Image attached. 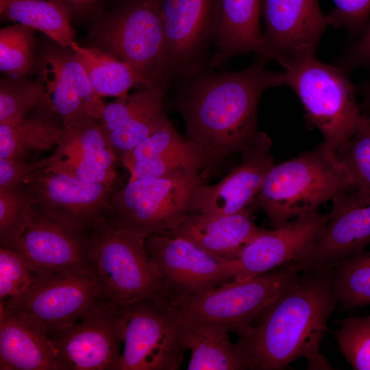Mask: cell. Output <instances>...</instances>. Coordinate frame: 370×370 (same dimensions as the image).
Here are the masks:
<instances>
[{"label": "cell", "instance_id": "cell-1", "mask_svg": "<svg viewBox=\"0 0 370 370\" xmlns=\"http://www.w3.org/2000/svg\"><path fill=\"white\" fill-rule=\"evenodd\" d=\"M334 270L301 272L256 317L235 347L247 370H281L300 358L312 369L330 366L320 352L337 300Z\"/></svg>", "mask_w": 370, "mask_h": 370}, {"label": "cell", "instance_id": "cell-2", "mask_svg": "<svg viewBox=\"0 0 370 370\" xmlns=\"http://www.w3.org/2000/svg\"><path fill=\"white\" fill-rule=\"evenodd\" d=\"M258 56L237 72L208 71L190 80L179 101L186 139L206 162L207 170L241 151L258 132L257 111L264 91L278 86V74Z\"/></svg>", "mask_w": 370, "mask_h": 370}, {"label": "cell", "instance_id": "cell-3", "mask_svg": "<svg viewBox=\"0 0 370 370\" xmlns=\"http://www.w3.org/2000/svg\"><path fill=\"white\" fill-rule=\"evenodd\" d=\"M354 190V184L335 152L321 143L274 165L254 201L278 227Z\"/></svg>", "mask_w": 370, "mask_h": 370}, {"label": "cell", "instance_id": "cell-4", "mask_svg": "<svg viewBox=\"0 0 370 370\" xmlns=\"http://www.w3.org/2000/svg\"><path fill=\"white\" fill-rule=\"evenodd\" d=\"M278 86H288L297 95L326 148L335 152L355 134L363 114L354 86L341 70L310 53L295 59L278 73Z\"/></svg>", "mask_w": 370, "mask_h": 370}, {"label": "cell", "instance_id": "cell-5", "mask_svg": "<svg viewBox=\"0 0 370 370\" xmlns=\"http://www.w3.org/2000/svg\"><path fill=\"white\" fill-rule=\"evenodd\" d=\"M301 272L292 262L245 281L232 280L173 305L187 325L247 334L259 313L291 286Z\"/></svg>", "mask_w": 370, "mask_h": 370}, {"label": "cell", "instance_id": "cell-6", "mask_svg": "<svg viewBox=\"0 0 370 370\" xmlns=\"http://www.w3.org/2000/svg\"><path fill=\"white\" fill-rule=\"evenodd\" d=\"M204 172L189 170L166 177L129 181L113 197L108 220L119 228L148 237L173 231L197 212Z\"/></svg>", "mask_w": 370, "mask_h": 370}, {"label": "cell", "instance_id": "cell-7", "mask_svg": "<svg viewBox=\"0 0 370 370\" xmlns=\"http://www.w3.org/2000/svg\"><path fill=\"white\" fill-rule=\"evenodd\" d=\"M92 254L108 300L122 305L142 299L172 303L146 246V237L106 219L92 232Z\"/></svg>", "mask_w": 370, "mask_h": 370}, {"label": "cell", "instance_id": "cell-8", "mask_svg": "<svg viewBox=\"0 0 370 370\" xmlns=\"http://www.w3.org/2000/svg\"><path fill=\"white\" fill-rule=\"evenodd\" d=\"M118 306L123 347L114 370L179 369L189 347L175 306L153 299Z\"/></svg>", "mask_w": 370, "mask_h": 370}, {"label": "cell", "instance_id": "cell-9", "mask_svg": "<svg viewBox=\"0 0 370 370\" xmlns=\"http://www.w3.org/2000/svg\"><path fill=\"white\" fill-rule=\"evenodd\" d=\"M160 1L128 0L94 32L108 53L136 72L145 88L164 86L170 76Z\"/></svg>", "mask_w": 370, "mask_h": 370}, {"label": "cell", "instance_id": "cell-10", "mask_svg": "<svg viewBox=\"0 0 370 370\" xmlns=\"http://www.w3.org/2000/svg\"><path fill=\"white\" fill-rule=\"evenodd\" d=\"M47 335L110 303L96 270L41 275L21 295L0 301Z\"/></svg>", "mask_w": 370, "mask_h": 370}, {"label": "cell", "instance_id": "cell-11", "mask_svg": "<svg viewBox=\"0 0 370 370\" xmlns=\"http://www.w3.org/2000/svg\"><path fill=\"white\" fill-rule=\"evenodd\" d=\"M146 246L173 304L234 279V259L213 256L181 236L152 234Z\"/></svg>", "mask_w": 370, "mask_h": 370}, {"label": "cell", "instance_id": "cell-12", "mask_svg": "<svg viewBox=\"0 0 370 370\" xmlns=\"http://www.w3.org/2000/svg\"><path fill=\"white\" fill-rule=\"evenodd\" d=\"M18 251L40 275H59L95 269L92 254V232L70 226L32 206L28 224L10 247Z\"/></svg>", "mask_w": 370, "mask_h": 370}, {"label": "cell", "instance_id": "cell-13", "mask_svg": "<svg viewBox=\"0 0 370 370\" xmlns=\"http://www.w3.org/2000/svg\"><path fill=\"white\" fill-rule=\"evenodd\" d=\"M24 183L32 187L38 199L36 205L44 212L86 232L108 219L119 190L116 183L88 182L47 167L31 173Z\"/></svg>", "mask_w": 370, "mask_h": 370}, {"label": "cell", "instance_id": "cell-14", "mask_svg": "<svg viewBox=\"0 0 370 370\" xmlns=\"http://www.w3.org/2000/svg\"><path fill=\"white\" fill-rule=\"evenodd\" d=\"M332 201L328 222L313 246L291 261L300 272L334 270L370 245V191L354 190Z\"/></svg>", "mask_w": 370, "mask_h": 370}, {"label": "cell", "instance_id": "cell-15", "mask_svg": "<svg viewBox=\"0 0 370 370\" xmlns=\"http://www.w3.org/2000/svg\"><path fill=\"white\" fill-rule=\"evenodd\" d=\"M48 337L58 370H114L123 342L119 306L109 303Z\"/></svg>", "mask_w": 370, "mask_h": 370}, {"label": "cell", "instance_id": "cell-16", "mask_svg": "<svg viewBox=\"0 0 370 370\" xmlns=\"http://www.w3.org/2000/svg\"><path fill=\"white\" fill-rule=\"evenodd\" d=\"M328 220L317 211L300 215L272 230H261L234 259V280L255 278L306 254Z\"/></svg>", "mask_w": 370, "mask_h": 370}, {"label": "cell", "instance_id": "cell-17", "mask_svg": "<svg viewBox=\"0 0 370 370\" xmlns=\"http://www.w3.org/2000/svg\"><path fill=\"white\" fill-rule=\"evenodd\" d=\"M264 38L285 69L298 57L314 53L330 24L318 0H261Z\"/></svg>", "mask_w": 370, "mask_h": 370}, {"label": "cell", "instance_id": "cell-18", "mask_svg": "<svg viewBox=\"0 0 370 370\" xmlns=\"http://www.w3.org/2000/svg\"><path fill=\"white\" fill-rule=\"evenodd\" d=\"M169 75L196 67L214 40L216 0H161Z\"/></svg>", "mask_w": 370, "mask_h": 370}, {"label": "cell", "instance_id": "cell-19", "mask_svg": "<svg viewBox=\"0 0 370 370\" xmlns=\"http://www.w3.org/2000/svg\"><path fill=\"white\" fill-rule=\"evenodd\" d=\"M53 48L43 55L40 82L64 127L88 118L100 119L104 104L74 51Z\"/></svg>", "mask_w": 370, "mask_h": 370}, {"label": "cell", "instance_id": "cell-20", "mask_svg": "<svg viewBox=\"0 0 370 370\" xmlns=\"http://www.w3.org/2000/svg\"><path fill=\"white\" fill-rule=\"evenodd\" d=\"M271 146L269 137L258 132L242 149L243 159L239 165L217 184L201 186L197 197V212L228 215L247 208L275 165Z\"/></svg>", "mask_w": 370, "mask_h": 370}, {"label": "cell", "instance_id": "cell-21", "mask_svg": "<svg viewBox=\"0 0 370 370\" xmlns=\"http://www.w3.org/2000/svg\"><path fill=\"white\" fill-rule=\"evenodd\" d=\"M47 166L82 181L113 184L118 158L110 148L99 121L88 118L64 127L61 139Z\"/></svg>", "mask_w": 370, "mask_h": 370}, {"label": "cell", "instance_id": "cell-22", "mask_svg": "<svg viewBox=\"0 0 370 370\" xmlns=\"http://www.w3.org/2000/svg\"><path fill=\"white\" fill-rule=\"evenodd\" d=\"M119 160L138 143L170 121L164 106V86L142 88L105 105L99 120Z\"/></svg>", "mask_w": 370, "mask_h": 370}, {"label": "cell", "instance_id": "cell-23", "mask_svg": "<svg viewBox=\"0 0 370 370\" xmlns=\"http://www.w3.org/2000/svg\"><path fill=\"white\" fill-rule=\"evenodd\" d=\"M216 3L217 50L211 67H222L232 58L252 52L275 60L260 27L261 0H216Z\"/></svg>", "mask_w": 370, "mask_h": 370}, {"label": "cell", "instance_id": "cell-24", "mask_svg": "<svg viewBox=\"0 0 370 370\" xmlns=\"http://www.w3.org/2000/svg\"><path fill=\"white\" fill-rule=\"evenodd\" d=\"M260 230L251 210L245 208L228 215L194 212L166 234L184 238L213 256L234 260Z\"/></svg>", "mask_w": 370, "mask_h": 370}, {"label": "cell", "instance_id": "cell-25", "mask_svg": "<svg viewBox=\"0 0 370 370\" xmlns=\"http://www.w3.org/2000/svg\"><path fill=\"white\" fill-rule=\"evenodd\" d=\"M0 369L58 370L47 334L0 302Z\"/></svg>", "mask_w": 370, "mask_h": 370}, {"label": "cell", "instance_id": "cell-26", "mask_svg": "<svg viewBox=\"0 0 370 370\" xmlns=\"http://www.w3.org/2000/svg\"><path fill=\"white\" fill-rule=\"evenodd\" d=\"M0 14L3 20L43 32L61 47L70 48L75 41L71 12L53 0H0Z\"/></svg>", "mask_w": 370, "mask_h": 370}, {"label": "cell", "instance_id": "cell-27", "mask_svg": "<svg viewBox=\"0 0 370 370\" xmlns=\"http://www.w3.org/2000/svg\"><path fill=\"white\" fill-rule=\"evenodd\" d=\"M70 48L85 68L96 93L100 97H119L133 88H145L136 72L109 53L84 47L75 41Z\"/></svg>", "mask_w": 370, "mask_h": 370}, {"label": "cell", "instance_id": "cell-28", "mask_svg": "<svg viewBox=\"0 0 370 370\" xmlns=\"http://www.w3.org/2000/svg\"><path fill=\"white\" fill-rule=\"evenodd\" d=\"M64 132L51 120L24 119L0 123V158L25 160L31 153L57 146Z\"/></svg>", "mask_w": 370, "mask_h": 370}, {"label": "cell", "instance_id": "cell-29", "mask_svg": "<svg viewBox=\"0 0 370 370\" xmlns=\"http://www.w3.org/2000/svg\"><path fill=\"white\" fill-rule=\"evenodd\" d=\"M184 325L191 350L188 370H247L228 333Z\"/></svg>", "mask_w": 370, "mask_h": 370}, {"label": "cell", "instance_id": "cell-30", "mask_svg": "<svg viewBox=\"0 0 370 370\" xmlns=\"http://www.w3.org/2000/svg\"><path fill=\"white\" fill-rule=\"evenodd\" d=\"M333 288L343 310L370 305V251L343 260L334 269Z\"/></svg>", "mask_w": 370, "mask_h": 370}, {"label": "cell", "instance_id": "cell-31", "mask_svg": "<svg viewBox=\"0 0 370 370\" xmlns=\"http://www.w3.org/2000/svg\"><path fill=\"white\" fill-rule=\"evenodd\" d=\"M36 106L55 112L40 80L29 82L17 77L1 79L0 123L22 121Z\"/></svg>", "mask_w": 370, "mask_h": 370}, {"label": "cell", "instance_id": "cell-32", "mask_svg": "<svg viewBox=\"0 0 370 370\" xmlns=\"http://www.w3.org/2000/svg\"><path fill=\"white\" fill-rule=\"evenodd\" d=\"M37 196L32 187L24 183L12 188H0V245L8 248L23 234Z\"/></svg>", "mask_w": 370, "mask_h": 370}, {"label": "cell", "instance_id": "cell-33", "mask_svg": "<svg viewBox=\"0 0 370 370\" xmlns=\"http://www.w3.org/2000/svg\"><path fill=\"white\" fill-rule=\"evenodd\" d=\"M32 28L22 24L0 30V69L7 75L21 77L28 73L34 61Z\"/></svg>", "mask_w": 370, "mask_h": 370}, {"label": "cell", "instance_id": "cell-34", "mask_svg": "<svg viewBox=\"0 0 370 370\" xmlns=\"http://www.w3.org/2000/svg\"><path fill=\"white\" fill-rule=\"evenodd\" d=\"M335 153L355 190L370 191V115L363 114L355 134Z\"/></svg>", "mask_w": 370, "mask_h": 370}, {"label": "cell", "instance_id": "cell-35", "mask_svg": "<svg viewBox=\"0 0 370 370\" xmlns=\"http://www.w3.org/2000/svg\"><path fill=\"white\" fill-rule=\"evenodd\" d=\"M193 152L199 153L169 121L138 143L120 161L125 167L139 160Z\"/></svg>", "mask_w": 370, "mask_h": 370}, {"label": "cell", "instance_id": "cell-36", "mask_svg": "<svg viewBox=\"0 0 370 370\" xmlns=\"http://www.w3.org/2000/svg\"><path fill=\"white\" fill-rule=\"evenodd\" d=\"M343 355L355 370H370V314L352 316L335 333Z\"/></svg>", "mask_w": 370, "mask_h": 370}, {"label": "cell", "instance_id": "cell-37", "mask_svg": "<svg viewBox=\"0 0 370 370\" xmlns=\"http://www.w3.org/2000/svg\"><path fill=\"white\" fill-rule=\"evenodd\" d=\"M39 276L21 253L0 248V301L25 292Z\"/></svg>", "mask_w": 370, "mask_h": 370}, {"label": "cell", "instance_id": "cell-38", "mask_svg": "<svg viewBox=\"0 0 370 370\" xmlns=\"http://www.w3.org/2000/svg\"><path fill=\"white\" fill-rule=\"evenodd\" d=\"M336 8L328 16L330 24L346 27L354 33L363 30L370 14V0H333Z\"/></svg>", "mask_w": 370, "mask_h": 370}, {"label": "cell", "instance_id": "cell-39", "mask_svg": "<svg viewBox=\"0 0 370 370\" xmlns=\"http://www.w3.org/2000/svg\"><path fill=\"white\" fill-rule=\"evenodd\" d=\"M53 161L52 155L34 162L0 158V188H12L23 185L28 175L50 166Z\"/></svg>", "mask_w": 370, "mask_h": 370}, {"label": "cell", "instance_id": "cell-40", "mask_svg": "<svg viewBox=\"0 0 370 370\" xmlns=\"http://www.w3.org/2000/svg\"><path fill=\"white\" fill-rule=\"evenodd\" d=\"M345 64L351 69L370 67V25L347 53Z\"/></svg>", "mask_w": 370, "mask_h": 370}, {"label": "cell", "instance_id": "cell-41", "mask_svg": "<svg viewBox=\"0 0 370 370\" xmlns=\"http://www.w3.org/2000/svg\"><path fill=\"white\" fill-rule=\"evenodd\" d=\"M66 8L71 14H86L97 8L103 0H53Z\"/></svg>", "mask_w": 370, "mask_h": 370}, {"label": "cell", "instance_id": "cell-42", "mask_svg": "<svg viewBox=\"0 0 370 370\" xmlns=\"http://www.w3.org/2000/svg\"><path fill=\"white\" fill-rule=\"evenodd\" d=\"M364 95L365 99V104L369 112L370 115V82L367 83L364 88Z\"/></svg>", "mask_w": 370, "mask_h": 370}]
</instances>
